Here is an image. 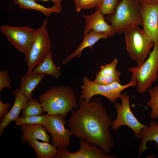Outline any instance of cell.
I'll use <instances>...</instances> for the list:
<instances>
[{
    "label": "cell",
    "instance_id": "obj_15",
    "mask_svg": "<svg viewBox=\"0 0 158 158\" xmlns=\"http://www.w3.org/2000/svg\"><path fill=\"white\" fill-rule=\"evenodd\" d=\"M20 129L23 133L21 137V141L29 142L33 140L49 142L50 137L44 126L42 124L24 125Z\"/></svg>",
    "mask_w": 158,
    "mask_h": 158
},
{
    "label": "cell",
    "instance_id": "obj_7",
    "mask_svg": "<svg viewBox=\"0 0 158 158\" xmlns=\"http://www.w3.org/2000/svg\"><path fill=\"white\" fill-rule=\"evenodd\" d=\"M83 85L81 86L82 90L80 98L84 99L87 102L92 97L100 95L105 97L114 104L117 99L120 98L123 90L128 87L137 85L136 82L130 81L124 85L117 82L108 85H101L90 81L86 76L83 78Z\"/></svg>",
    "mask_w": 158,
    "mask_h": 158
},
{
    "label": "cell",
    "instance_id": "obj_17",
    "mask_svg": "<svg viewBox=\"0 0 158 158\" xmlns=\"http://www.w3.org/2000/svg\"><path fill=\"white\" fill-rule=\"evenodd\" d=\"M139 138L140 141L138 158L147 149L146 145L148 141H155L156 146L158 147V123L156 121H151L148 126L141 129L139 133Z\"/></svg>",
    "mask_w": 158,
    "mask_h": 158
},
{
    "label": "cell",
    "instance_id": "obj_14",
    "mask_svg": "<svg viewBox=\"0 0 158 158\" xmlns=\"http://www.w3.org/2000/svg\"><path fill=\"white\" fill-rule=\"evenodd\" d=\"M13 93L14 96L13 105L10 110L6 112L1 118L0 123V136L9 124L12 121H16L20 117L19 114L24 109L28 99L21 92L19 89L14 90Z\"/></svg>",
    "mask_w": 158,
    "mask_h": 158
},
{
    "label": "cell",
    "instance_id": "obj_21",
    "mask_svg": "<svg viewBox=\"0 0 158 158\" xmlns=\"http://www.w3.org/2000/svg\"><path fill=\"white\" fill-rule=\"evenodd\" d=\"M13 1L21 9L35 10L42 13L47 17H49L52 13H59L62 11L55 5L51 8H46L39 4L35 0H13Z\"/></svg>",
    "mask_w": 158,
    "mask_h": 158
},
{
    "label": "cell",
    "instance_id": "obj_23",
    "mask_svg": "<svg viewBox=\"0 0 158 158\" xmlns=\"http://www.w3.org/2000/svg\"><path fill=\"white\" fill-rule=\"evenodd\" d=\"M148 92L150 98L147 103V106L151 109L150 117L155 119L158 118V85L149 89Z\"/></svg>",
    "mask_w": 158,
    "mask_h": 158
},
{
    "label": "cell",
    "instance_id": "obj_16",
    "mask_svg": "<svg viewBox=\"0 0 158 158\" xmlns=\"http://www.w3.org/2000/svg\"><path fill=\"white\" fill-rule=\"evenodd\" d=\"M84 36L83 39L80 44L73 53L62 61V63L66 64L72 59L76 57L80 58L82 51L85 48L87 47L92 48L99 40L106 39L109 37L105 34L96 33L93 30H91L88 33L84 34Z\"/></svg>",
    "mask_w": 158,
    "mask_h": 158
},
{
    "label": "cell",
    "instance_id": "obj_31",
    "mask_svg": "<svg viewBox=\"0 0 158 158\" xmlns=\"http://www.w3.org/2000/svg\"><path fill=\"white\" fill-rule=\"evenodd\" d=\"M35 1L39 0L44 1L45 2L49 1H52L54 4V5L56 6L60 9L62 10L61 2L62 0H35Z\"/></svg>",
    "mask_w": 158,
    "mask_h": 158
},
{
    "label": "cell",
    "instance_id": "obj_4",
    "mask_svg": "<svg viewBox=\"0 0 158 158\" xmlns=\"http://www.w3.org/2000/svg\"><path fill=\"white\" fill-rule=\"evenodd\" d=\"M127 71L132 73L130 81L136 83L138 93L143 94L150 88L158 79V42L154 43L153 49L146 60Z\"/></svg>",
    "mask_w": 158,
    "mask_h": 158
},
{
    "label": "cell",
    "instance_id": "obj_33",
    "mask_svg": "<svg viewBox=\"0 0 158 158\" xmlns=\"http://www.w3.org/2000/svg\"><path fill=\"white\" fill-rule=\"evenodd\" d=\"M95 0L96 3V5L97 7L99 6V5H100L102 1V0Z\"/></svg>",
    "mask_w": 158,
    "mask_h": 158
},
{
    "label": "cell",
    "instance_id": "obj_3",
    "mask_svg": "<svg viewBox=\"0 0 158 158\" xmlns=\"http://www.w3.org/2000/svg\"><path fill=\"white\" fill-rule=\"evenodd\" d=\"M138 0H121L114 13L107 17L116 33H124L135 26H142V21Z\"/></svg>",
    "mask_w": 158,
    "mask_h": 158
},
{
    "label": "cell",
    "instance_id": "obj_18",
    "mask_svg": "<svg viewBox=\"0 0 158 158\" xmlns=\"http://www.w3.org/2000/svg\"><path fill=\"white\" fill-rule=\"evenodd\" d=\"M46 75L32 73L26 74L22 78L19 90L28 99H32L33 91Z\"/></svg>",
    "mask_w": 158,
    "mask_h": 158
},
{
    "label": "cell",
    "instance_id": "obj_8",
    "mask_svg": "<svg viewBox=\"0 0 158 158\" xmlns=\"http://www.w3.org/2000/svg\"><path fill=\"white\" fill-rule=\"evenodd\" d=\"M121 103L114 104L117 115L115 120L112 121L111 130L117 131L122 126H126L134 131L135 138H139V133L145 126L139 121L132 112L130 105V98L126 92L121 94L120 98Z\"/></svg>",
    "mask_w": 158,
    "mask_h": 158
},
{
    "label": "cell",
    "instance_id": "obj_29",
    "mask_svg": "<svg viewBox=\"0 0 158 158\" xmlns=\"http://www.w3.org/2000/svg\"><path fill=\"white\" fill-rule=\"evenodd\" d=\"M11 87V80L6 69L0 71V92L4 88L10 89Z\"/></svg>",
    "mask_w": 158,
    "mask_h": 158
},
{
    "label": "cell",
    "instance_id": "obj_11",
    "mask_svg": "<svg viewBox=\"0 0 158 158\" xmlns=\"http://www.w3.org/2000/svg\"><path fill=\"white\" fill-rule=\"evenodd\" d=\"M80 148L78 151L71 152L67 148L59 150L54 158H116L115 154H109L102 148L93 145L87 140L80 139Z\"/></svg>",
    "mask_w": 158,
    "mask_h": 158
},
{
    "label": "cell",
    "instance_id": "obj_12",
    "mask_svg": "<svg viewBox=\"0 0 158 158\" xmlns=\"http://www.w3.org/2000/svg\"><path fill=\"white\" fill-rule=\"evenodd\" d=\"M143 29L145 33L155 42H158V2L148 4L140 2Z\"/></svg>",
    "mask_w": 158,
    "mask_h": 158
},
{
    "label": "cell",
    "instance_id": "obj_13",
    "mask_svg": "<svg viewBox=\"0 0 158 158\" xmlns=\"http://www.w3.org/2000/svg\"><path fill=\"white\" fill-rule=\"evenodd\" d=\"M92 14L83 15L85 21L84 34L87 33L91 30L95 32L102 33L109 37L113 36L116 33L111 25L105 21V18L100 12L98 7Z\"/></svg>",
    "mask_w": 158,
    "mask_h": 158
},
{
    "label": "cell",
    "instance_id": "obj_28",
    "mask_svg": "<svg viewBox=\"0 0 158 158\" xmlns=\"http://www.w3.org/2000/svg\"><path fill=\"white\" fill-rule=\"evenodd\" d=\"M76 11L79 12L82 9H88L97 7L95 0H73Z\"/></svg>",
    "mask_w": 158,
    "mask_h": 158
},
{
    "label": "cell",
    "instance_id": "obj_1",
    "mask_svg": "<svg viewBox=\"0 0 158 158\" xmlns=\"http://www.w3.org/2000/svg\"><path fill=\"white\" fill-rule=\"evenodd\" d=\"M78 103L79 108L71 111L68 120V126L72 135L111 154L114 146L110 130L113 121L102 101L96 98L87 102L79 98Z\"/></svg>",
    "mask_w": 158,
    "mask_h": 158
},
{
    "label": "cell",
    "instance_id": "obj_27",
    "mask_svg": "<svg viewBox=\"0 0 158 158\" xmlns=\"http://www.w3.org/2000/svg\"><path fill=\"white\" fill-rule=\"evenodd\" d=\"M118 62L117 59H115L109 63L101 66L100 69L97 74L101 76H108L114 74L117 70L116 69V67Z\"/></svg>",
    "mask_w": 158,
    "mask_h": 158
},
{
    "label": "cell",
    "instance_id": "obj_26",
    "mask_svg": "<svg viewBox=\"0 0 158 158\" xmlns=\"http://www.w3.org/2000/svg\"><path fill=\"white\" fill-rule=\"evenodd\" d=\"M118 1V0H102L98 7L103 14L110 15L114 12Z\"/></svg>",
    "mask_w": 158,
    "mask_h": 158
},
{
    "label": "cell",
    "instance_id": "obj_9",
    "mask_svg": "<svg viewBox=\"0 0 158 158\" xmlns=\"http://www.w3.org/2000/svg\"><path fill=\"white\" fill-rule=\"evenodd\" d=\"M65 117L58 115H48L43 126L51 134V144L59 150L71 145L70 138L72 135L70 130L66 129Z\"/></svg>",
    "mask_w": 158,
    "mask_h": 158
},
{
    "label": "cell",
    "instance_id": "obj_24",
    "mask_svg": "<svg viewBox=\"0 0 158 158\" xmlns=\"http://www.w3.org/2000/svg\"><path fill=\"white\" fill-rule=\"evenodd\" d=\"M48 114L42 116H30L24 117L19 118L15 122L18 126L24 125L40 124L43 125Z\"/></svg>",
    "mask_w": 158,
    "mask_h": 158
},
{
    "label": "cell",
    "instance_id": "obj_32",
    "mask_svg": "<svg viewBox=\"0 0 158 158\" xmlns=\"http://www.w3.org/2000/svg\"><path fill=\"white\" fill-rule=\"evenodd\" d=\"M140 2L148 4H154L158 2V0H138Z\"/></svg>",
    "mask_w": 158,
    "mask_h": 158
},
{
    "label": "cell",
    "instance_id": "obj_19",
    "mask_svg": "<svg viewBox=\"0 0 158 158\" xmlns=\"http://www.w3.org/2000/svg\"><path fill=\"white\" fill-rule=\"evenodd\" d=\"M32 73L48 74L56 78L61 75V69L54 63L51 51L49 50L45 59L36 66L32 72Z\"/></svg>",
    "mask_w": 158,
    "mask_h": 158
},
{
    "label": "cell",
    "instance_id": "obj_10",
    "mask_svg": "<svg viewBox=\"0 0 158 158\" xmlns=\"http://www.w3.org/2000/svg\"><path fill=\"white\" fill-rule=\"evenodd\" d=\"M1 32L18 51L25 54L30 47L35 33V30L28 26H0Z\"/></svg>",
    "mask_w": 158,
    "mask_h": 158
},
{
    "label": "cell",
    "instance_id": "obj_2",
    "mask_svg": "<svg viewBox=\"0 0 158 158\" xmlns=\"http://www.w3.org/2000/svg\"><path fill=\"white\" fill-rule=\"evenodd\" d=\"M39 100L44 113L47 112L49 115H61L65 118L78 105L74 90L63 85L52 86L41 94Z\"/></svg>",
    "mask_w": 158,
    "mask_h": 158
},
{
    "label": "cell",
    "instance_id": "obj_30",
    "mask_svg": "<svg viewBox=\"0 0 158 158\" xmlns=\"http://www.w3.org/2000/svg\"><path fill=\"white\" fill-rule=\"evenodd\" d=\"M12 105L10 103H3L0 99V119L7 112L8 109Z\"/></svg>",
    "mask_w": 158,
    "mask_h": 158
},
{
    "label": "cell",
    "instance_id": "obj_6",
    "mask_svg": "<svg viewBox=\"0 0 158 158\" xmlns=\"http://www.w3.org/2000/svg\"><path fill=\"white\" fill-rule=\"evenodd\" d=\"M126 50L138 66L143 63L154 44L153 41L141 30L135 26L124 33Z\"/></svg>",
    "mask_w": 158,
    "mask_h": 158
},
{
    "label": "cell",
    "instance_id": "obj_22",
    "mask_svg": "<svg viewBox=\"0 0 158 158\" xmlns=\"http://www.w3.org/2000/svg\"><path fill=\"white\" fill-rule=\"evenodd\" d=\"M43 112L42 107L37 99H28L23 110L21 117L30 116H42Z\"/></svg>",
    "mask_w": 158,
    "mask_h": 158
},
{
    "label": "cell",
    "instance_id": "obj_5",
    "mask_svg": "<svg viewBox=\"0 0 158 158\" xmlns=\"http://www.w3.org/2000/svg\"><path fill=\"white\" fill-rule=\"evenodd\" d=\"M47 19L35 30L32 44L25 54V61L28 66L27 74H31L34 68L46 58L51 48L50 39L47 28Z\"/></svg>",
    "mask_w": 158,
    "mask_h": 158
},
{
    "label": "cell",
    "instance_id": "obj_20",
    "mask_svg": "<svg viewBox=\"0 0 158 158\" xmlns=\"http://www.w3.org/2000/svg\"><path fill=\"white\" fill-rule=\"evenodd\" d=\"M28 145L34 149L37 158H54L59 152L56 147L47 142L33 140L28 142Z\"/></svg>",
    "mask_w": 158,
    "mask_h": 158
},
{
    "label": "cell",
    "instance_id": "obj_25",
    "mask_svg": "<svg viewBox=\"0 0 158 158\" xmlns=\"http://www.w3.org/2000/svg\"><path fill=\"white\" fill-rule=\"evenodd\" d=\"M121 72L117 70L114 74L108 76H101L96 75V77L93 82L96 84L101 85H108L115 82L121 83L120 76Z\"/></svg>",
    "mask_w": 158,
    "mask_h": 158
}]
</instances>
